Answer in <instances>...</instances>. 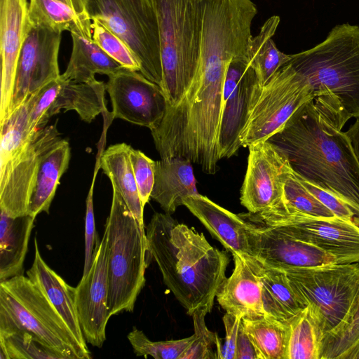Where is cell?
Segmentation results:
<instances>
[{
  "mask_svg": "<svg viewBox=\"0 0 359 359\" xmlns=\"http://www.w3.org/2000/svg\"><path fill=\"white\" fill-rule=\"evenodd\" d=\"M346 122L311 100L268 140L285 154L297 175L343 200L359 218V162L341 131Z\"/></svg>",
  "mask_w": 359,
  "mask_h": 359,
  "instance_id": "6da1fadb",
  "label": "cell"
},
{
  "mask_svg": "<svg viewBox=\"0 0 359 359\" xmlns=\"http://www.w3.org/2000/svg\"><path fill=\"white\" fill-rule=\"evenodd\" d=\"M145 231L149 257L187 313H210L226 278L228 255L212 246L203 233L165 212L154 213Z\"/></svg>",
  "mask_w": 359,
  "mask_h": 359,
  "instance_id": "7a4b0ae2",
  "label": "cell"
},
{
  "mask_svg": "<svg viewBox=\"0 0 359 359\" xmlns=\"http://www.w3.org/2000/svg\"><path fill=\"white\" fill-rule=\"evenodd\" d=\"M309 86L313 100L346 121L359 118V26H334L321 43L288 61Z\"/></svg>",
  "mask_w": 359,
  "mask_h": 359,
  "instance_id": "3957f363",
  "label": "cell"
},
{
  "mask_svg": "<svg viewBox=\"0 0 359 359\" xmlns=\"http://www.w3.org/2000/svg\"><path fill=\"white\" fill-rule=\"evenodd\" d=\"M159 27L167 107L177 104L197 72L202 29L201 0H151Z\"/></svg>",
  "mask_w": 359,
  "mask_h": 359,
  "instance_id": "277c9868",
  "label": "cell"
},
{
  "mask_svg": "<svg viewBox=\"0 0 359 359\" xmlns=\"http://www.w3.org/2000/svg\"><path fill=\"white\" fill-rule=\"evenodd\" d=\"M107 232L109 312H132L146 282L148 266L145 226L134 217L121 195L113 190Z\"/></svg>",
  "mask_w": 359,
  "mask_h": 359,
  "instance_id": "5b68a950",
  "label": "cell"
},
{
  "mask_svg": "<svg viewBox=\"0 0 359 359\" xmlns=\"http://www.w3.org/2000/svg\"><path fill=\"white\" fill-rule=\"evenodd\" d=\"M29 332L62 359H90L42 291L24 275L0 282V334Z\"/></svg>",
  "mask_w": 359,
  "mask_h": 359,
  "instance_id": "8992f818",
  "label": "cell"
},
{
  "mask_svg": "<svg viewBox=\"0 0 359 359\" xmlns=\"http://www.w3.org/2000/svg\"><path fill=\"white\" fill-rule=\"evenodd\" d=\"M86 11L120 38L146 78L161 88L163 81L157 15L151 0H86Z\"/></svg>",
  "mask_w": 359,
  "mask_h": 359,
  "instance_id": "52a82bcc",
  "label": "cell"
},
{
  "mask_svg": "<svg viewBox=\"0 0 359 359\" xmlns=\"http://www.w3.org/2000/svg\"><path fill=\"white\" fill-rule=\"evenodd\" d=\"M282 271L299 300L310 309L324 338L339 324L351 306L359 285V262Z\"/></svg>",
  "mask_w": 359,
  "mask_h": 359,
  "instance_id": "ba28073f",
  "label": "cell"
},
{
  "mask_svg": "<svg viewBox=\"0 0 359 359\" xmlns=\"http://www.w3.org/2000/svg\"><path fill=\"white\" fill-rule=\"evenodd\" d=\"M311 100L309 84L287 61L262 87L241 134V147L268 140Z\"/></svg>",
  "mask_w": 359,
  "mask_h": 359,
  "instance_id": "9c48e42d",
  "label": "cell"
},
{
  "mask_svg": "<svg viewBox=\"0 0 359 359\" xmlns=\"http://www.w3.org/2000/svg\"><path fill=\"white\" fill-rule=\"evenodd\" d=\"M62 137L57 125L36 130L9 157L0 161V210L11 217L29 213L40 163Z\"/></svg>",
  "mask_w": 359,
  "mask_h": 359,
  "instance_id": "30bf717a",
  "label": "cell"
},
{
  "mask_svg": "<svg viewBox=\"0 0 359 359\" xmlns=\"http://www.w3.org/2000/svg\"><path fill=\"white\" fill-rule=\"evenodd\" d=\"M247 215L318 247L334 256L340 263L359 262V224L355 222L337 217H316L299 212Z\"/></svg>",
  "mask_w": 359,
  "mask_h": 359,
  "instance_id": "8fae6325",
  "label": "cell"
},
{
  "mask_svg": "<svg viewBox=\"0 0 359 359\" xmlns=\"http://www.w3.org/2000/svg\"><path fill=\"white\" fill-rule=\"evenodd\" d=\"M246 223V232L252 257L262 264L281 270L320 266L340 263L332 255L301 241L275 225L240 215Z\"/></svg>",
  "mask_w": 359,
  "mask_h": 359,
  "instance_id": "7c38bea8",
  "label": "cell"
},
{
  "mask_svg": "<svg viewBox=\"0 0 359 359\" xmlns=\"http://www.w3.org/2000/svg\"><path fill=\"white\" fill-rule=\"evenodd\" d=\"M262 87L245 55L233 58L227 67L219 134L220 159L242 147L240 136Z\"/></svg>",
  "mask_w": 359,
  "mask_h": 359,
  "instance_id": "4fadbf2b",
  "label": "cell"
},
{
  "mask_svg": "<svg viewBox=\"0 0 359 359\" xmlns=\"http://www.w3.org/2000/svg\"><path fill=\"white\" fill-rule=\"evenodd\" d=\"M108 78L106 90L111 102V118L155 129L167 107L161 88L140 72L124 67Z\"/></svg>",
  "mask_w": 359,
  "mask_h": 359,
  "instance_id": "5bb4252c",
  "label": "cell"
},
{
  "mask_svg": "<svg viewBox=\"0 0 359 359\" xmlns=\"http://www.w3.org/2000/svg\"><path fill=\"white\" fill-rule=\"evenodd\" d=\"M241 189V203L250 213L276 205L281 198L287 174L292 170L285 154L269 140L250 144Z\"/></svg>",
  "mask_w": 359,
  "mask_h": 359,
  "instance_id": "9a60e30c",
  "label": "cell"
},
{
  "mask_svg": "<svg viewBox=\"0 0 359 359\" xmlns=\"http://www.w3.org/2000/svg\"><path fill=\"white\" fill-rule=\"evenodd\" d=\"M61 37L62 32L32 25L18 60L11 111L60 76L58 53Z\"/></svg>",
  "mask_w": 359,
  "mask_h": 359,
  "instance_id": "2e32d148",
  "label": "cell"
},
{
  "mask_svg": "<svg viewBox=\"0 0 359 359\" xmlns=\"http://www.w3.org/2000/svg\"><path fill=\"white\" fill-rule=\"evenodd\" d=\"M78 316L87 343L101 348L109 319L107 232L96 241L91 266L75 287Z\"/></svg>",
  "mask_w": 359,
  "mask_h": 359,
  "instance_id": "e0dca14e",
  "label": "cell"
},
{
  "mask_svg": "<svg viewBox=\"0 0 359 359\" xmlns=\"http://www.w3.org/2000/svg\"><path fill=\"white\" fill-rule=\"evenodd\" d=\"M31 27L27 0H0V121L11 111L18 60Z\"/></svg>",
  "mask_w": 359,
  "mask_h": 359,
  "instance_id": "ac0fdd59",
  "label": "cell"
},
{
  "mask_svg": "<svg viewBox=\"0 0 359 359\" xmlns=\"http://www.w3.org/2000/svg\"><path fill=\"white\" fill-rule=\"evenodd\" d=\"M183 205L232 255H237L248 262L254 260L246 232V223L240 215L230 212L200 194L186 198Z\"/></svg>",
  "mask_w": 359,
  "mask_h": 359,
  "instance_id": "d6986e66",
  "label": "cell"
},
{
  "mask_svg": "<svg viewBox=\"0 0 359 359\" xmlns=\"http://www.w3.org/2000/svg\"><path fill=\"white\" fill-rule=\"evenodd\" d=\"M234 269L226 278L217 296L219 304L229 313L243 318L266 315L259 277L250 264L233 255Z\"/></svg>",
  "mask_w": 359,
  "mask_h": 359,
  "instance_id": "ffe728a7",
  "label": "cell"
},
{
  "mask_svg": "<svg viewBox=\"0 0 359 359\" xmlns=\"http://www.w3.org/2000/svg\"><path fill=\"white\" fill-rule=\"evenodd\" d=\"M34 248V259L27 276L42 291L79 344L88 349L79 319L75 287L69 285L43 260L36 238Z\"/></svg>",
  "mask_w": 359,
  "mask_h": 359,
  "instance_id": "44dd1931",
  "label": "cell"
},
{
  "mask_svg": "<svg viewBox=\"0 0 359 359\" xmlns=\"http://www.w3.org/2000/svg\"><path fill=\"white\" fill-rule=\"evenodd\" d=\"M192 163L186 158L172 156L155 161V177L151 198L172 215L184 200L198 194Z\"/></svg>",
  "mask_w": 359,
  "mask_h": 359,
  "instance_id": "7402d4cb",
  "label": "cell"
},
{
  "mask_svg": "<svg viewBox=\"0 0 359 359\" xmlns=\"http://www.w3.org/2000/svg\"><path fill=\"white\" fill-rule=\"evenodd\" d=\"M106 91V83L102 81L78 82L65 79L60 74L48 117L62 110H74L81 120L90 123L100 113L107 111L104 99Z\"/></svg>",
  "mask_w": 359,
  "mask_h": 359,
  "instance_id": "603a6c76",
  "label": "cell"
},
{
  "mask_svg": "<svg viewBox=\"0 0 359 359\" xmlns=\"http://www.w3.org/2000/svg\"><path fill=\"white\" fill-rule=\"evenodd\" d=\"M248 262L259 277L266 316L286 324L306 307L297 298L283 271L266 266L256 259Z\"/></svg>",
  "mask_w": 359,
  "mask_h": 359,
  "instance_id": "cb8c5ba5",
  "label": "cell"
},
{
  "mask_svg": "<svg viewBox=\"0 0 359 359\" xmlns=\"http://www.w3.org/2000/svg\"><path fill=\"white\" fill-rule=\"evenodd\" d=\"M35 218L29 215L11 217L0 211V282L24 275Z\"/></svg>",
  "mask_w": 359,
  "mask_h": 359,
  "instance_id": "d4e9b609",
  "label": "cell"
},
{
  "mask_svg": "<svg viewBox=\"0 0 359 359\" xmlns=\"http://www.w3.org/2000/svg\"><path fill=\"white\" fill-rule=\"evenodd\" d=\"M130 147L126 143L109 146L100 156V166L109 177L113 190L121 195L134 217L144 226V207L130 159Z\"/></svg>",
  "mask_w": 359,
  "mask_h": 359,
  "instance_id": "484cf974",
  "label": "cell"
},
{
  "mask_svg": "<svg viewBox=\"0 0 359 359\" xmlns=\"http://www.w3.org/2000/svg\"><path fill=\"white\" fill-rule=\"evenodd\" d=\"M71 149L68 141L61 139L43 157L32 194L28 215L36 217L50 207L60 180L68 168Z\"/></svg>",
  "mask_w": 359,
  "mask_h": 359,
  "instance_id": "4316f807",
  "label": "cell"
},
{
  "mask_svg": "<svg viewBox=\"0 0 359 359\" xmlns=\"http://www.w3.org/2000/svg\"><path fill=\"white\" fill-rule=\"evenodd\" d=\"M72 50L67 69L62 76L78 81L96 80V74L110 76L123 67L93 40L77 33H71Z\"/></svg>",
  "mask_w": 359,
  "mask_h": 359,
  "instance_id": "83f0119b",
  "label": "cell"
},
{
  "mask_svg": "<svg viewBox=\"0 0 359 359\" xmlns=\"http://www.w3.org/2000/svg\"><path fill=\"white\" fill-rule=\"evenodd\" d=\"M280 20L278 15L268 18L259 32L251 37L247 47L245 56L255 71L261 87L292 57L280 51L273 40Z\"/></svg>",
  "mask_w": 359,
  "mask_h": 359,
  "instance_id": "f1b7e54d",
  "label": "cell"
},
{
  "mask_svg": "<svg viewBox=\"0 0 359 359\" xmlns=\"http://www.w3.org/2000/svg\"><path fill=\"white\" fill-rule=\"evenodd\" d=\"M359 359V285L339 324L323 338L320 359Z\"/></svg>",
  "mask_w": 359,
  "mask_h": 359,
  "instance_id": "f546056e",
  "label": "cell"
},
{
  "mask_svg": "<svg viewBox=\"0 0 359 359\" xmlns=\"http://www.w3.org/2000/svg\"><path fill=\"white\" fill-rule=\"evenodd\" d=\"M286 359H320L323 333L306 306L287 323Z\"/></svg>",
  "mask_w": 359,
  "mask_h": 359,
  "instance_id": "4dcf8cb0",
  "label": "cell"
},
{
  "mask_svg": "<svg viewBox=\"0 0 359 359\" xmlns=\"http://www.w3.org/2000/svg\"><path fill=\"white\" fill-rule=\"evenodd\" d=\"M32 25H41L62 32L77 33L93 40L91 23L82 20L67 5L56 0H29Z\"/></svg>",
  "mask_w": 359,
  "mask_h": 359,
  "instance_id": "1f68e13d",
  "label": "cell"
},
{
  "mask_svg": "<svg viewBox=\"0 0 359 359\" xmlns=\"http://www.w3.org/2000/svg\"><path fill=\"white\" fill-rule=\"evenodd\" d=\"M241 323L257 351L259 359H286L287 324L266 315L243 318Z\"/></svg>",
  "mask_w": 359,
  "mask_h": 359,
  "instance_id": "d6a6232c",
  "label": "cell"
},
{
  "mask_svg": "<svg viewBox=\"0 0 359 359\" xmlns=\"http://www.w3.org/2000/svg\"><path fill=\"white\" fill-rule=\"evenodd\" d=\"M263 212L270 213L299 212L316 217H336L302 182L292 169L286 175L279 202Z\"/></svg>",
  "mask_w": 359,
  "mask_h": 359,
  "instance_id": "836d02e7",
  "label": "cell"
},
{
  "mask_svg": "<svg viewBox=\"0 0 359 359\" xmlns=\"http://www.w3.org/2000/svg\"><path fill=\"white\" fill-rule=\"evenodd\" d=\"M62 359L27 332L0 334V359Z\"/></svg>",
  "mask_w": 359,
  "mask_h": 359,
  "instance_id": "e575fe53",
  "label": "cell"
},
{
  "mask_svg": "<svg viewBox=\"0 0 359 359\" xmlns=\"http://www.w3.org/2000/svg\"><path fill=\"white\" fill-rule=\"evenodd\" d=\"M127 338L137 356H151L155 359H180V356L191 343V335L176 340L154 341L143 331L133 327Z\"/></svg>",
  "mask_w": 359,
  "mask_h": 359,
  "instance_id": "d590c367",
  "label": "cell"
},
{
  "mask_svg": "<svg viewBox=\"0 0 359 359\" xmlns=\"http://www.w3.org/2000/svg\"><path fill=\"white\" fill-rule=\"evenodd\" d=\"M208 312L198 310L191 316L194 320V339L180 359H221L222 344L217 334L207 327L205 318Z\"/></svg>",
  "mask_w": 359,
  "mask_h": 359,
  "instance_id": "8d00e7d4",
  "label": "cell"
},
{
  "mask_svg": "<svg viewBox=\"0 0 359 359\" xmlns=\"http://www.w3.org/2000/svg\"><path fill=\"white\" fill-rule=\"evenodd\" d=\"M93 41L121 66L140 72V65L126 46L116 35L97 20H92Z\"/></svg>",
  "mask_w": 359,
  "mask_h": 359,
  "instance_id": "74e56055",
  "label": "cell"
},
{
  "mask_svg": "<svg viewBox=\"0 0 359 359\" xmlns=\"http://www.w3.org/2000/svg\"><path fill=\"white\" fill-rule=\"evenodd\" d=\"M130 159L141 203L144 208L151 198L155 177V161L130 147Z\"/></svg>",
  "mask_w": 359,
  "mask_h": 359,
  "instance_id": "f35d334b",
  "label": "cell"
},
{
  "mask_svg": "<svg viewBox=\"0 0 359 359\" xmlns=\"http://www.w3.org/2000/svg\"><path fill=\"white\" fill-rule=\"evenodd\" d=\"M299 177L306 189L336 217L359 224V218L346 202L334 194L305 180L299 175Z\"/></svg>",
  "mask_w": 359,
  "mask_h": 359,
  "instance_id": "ab89813d",
  "label": "cell"
},
{
  "mask_svg": "<svg viewBox=\"0 0 359 359\" xmlns=\"http://www.w3.org/2000/svg\"><path fill=\"white\" fill-rule=\"evenodd\" d=\"M100 167V164L96 163L94 177L88 191L86 198V211L85 218V255H84V266L83 276H86L93 262L94 254V245L96 243L97 237L95 231V222L93 210V193L94 182L97 172Z\"/></svg>",
  "mask_w": 359,
  "mask_h": 359,
  "instance_id": "60d3db41",
  "label": "cell"
},
{
  "mask_svg": "<svg viewBox=\"0 0 359 359\" xmlns=\"http://www.w3.org/2000/svg\"><path fill=\"white\" fill-rule=\"evenodd\" d=\"M242 318L226 313L223 316L225 340L222 345L221 359H236V341Z\"/></svg>",
  "mask_w": 359,
  "mask_h": 359,
  "instance_id": "b9f144b4",
  "label": "cell"
},
{
  "mask_svg": "<svg viewBox=\"0 0 359 359\" xmlns=\"http://www.w3.org/2000/svg\"><path fill=\"white\" fill-rule=\"evenodd\" d=\"M236 359H259L257 351L241 321L236 341Z\"/></svg>",
  "mask_w": 359,
  "mask_h": 359,
  "instance_id": "7bdbcfd3",
  "label": "cell"
},
{
  "mask_svg": "<svg viewBox=\"0 0 359 359\" xmlns=\"http://www.w3.org/2000/svg\"><path fill=\"white\" fill-rule=\"evenodd\" d=\"M69 6L74 13L84 22L91 23L88 18L86 3V0H56Z\"/></svg>",
  "mask_w": 359,
  "mask_h": 359,
  "instance_id": "ee69618b",
  "label": "cell"
},
{
  "mask_svg": "<svg viewBox=\"0 0 359 359\" xmlns=\"http://www.w3.org/2000/svg\"><path fill=\"white\" fill-rule=\"evenodd\" d=\"M346 133L350 140L355 154L359 162V118H356L355 123L351 126Z\"/></svg>",
  "mask_w": 359,
  "mask_h": 359,
  "instance_id": "f6af8a7d",
  "label": "cell"
}]
</instances>
